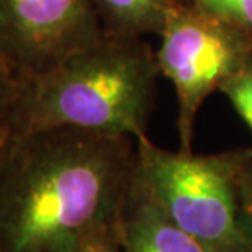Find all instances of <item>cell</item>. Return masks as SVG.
<instances>
[{
    "label": "cell",
    "instance_id": "6da1fadb",
    "mask_svg": "<svg viewBox=\"0 0 252 252\" xmlns=\"http://www.w3.org/2000/svg\"><path fill=\"white\" fill-rule=\"evenodd\" d=\"M134 170L128 136L77 128L10 134L0 159V252H82L118 233Z\"/></svg>",
    "mask_w": 252,
    "mask_h": 252
},
{
    "label": "cell",
    "instance_id": "7a4b0ae2",
    "mask_svg": "<svg viewBox=\"0 0 252 252\" xmlns=\"http://www.w3.org/2000/svg\"><path fill=\"white\" fill-rule=\"evenodd\" d=\"M156 65L129 36L105 34L20 82L7 118L10 134L46 128L146 136Z\"/></svg>",
    "mask_w": 252,
    "mask_h": 252
},
{
    "label": "cell",
    "instance_id": "3957f363",
    "mask_svg": "<svg viewBox=\"0 0 252 252\" xmlns=\"http://www.w3.org/2000/svg\"><path fill=\"white\" fill-rule=\"evenodd\" d=\"M239 154L170 153L136 139V185L210 252H252L241 229Z\"/></svg>",
    "mask_w": 252,
    "mask_h": 252
},
{
    "label": "cell",
    "instance_id": "277c9868",
    "mask_svg": "<svg viewBox=\"0 0 252 252\" xmlns=\"http://www.w3.org/2000/svg\"><path fill=\"white\" fill-rule=\"evenodd\" d=\"M102 36L92 0H0V54L20 82Z\"/></svg>",
    "mask_w": 252,
    "mask_h": 252
},
{
    "label": "cell",
    "instance_id": "5b68a950",
    "mask_svg": "<svg viewBox=\"0 0 252 252\" xmlns=\"http://www.w3.org/2000/svg\"><path fill=\"white\" fill-rule=\"evenodd\" d=\"M243 48L216 17L170 13L164 22L159 65L177 90L182 151H190L193 120L213 87L233 77Z\"/></svg>",
    "mask_w": 252,
    "mask_h": 252
},
{
    "label": "cell",
    "instance_id": "8992f818",
    "mask_svg": "<svg viewBox=\"0 0 252 252\" xmlns=\"http://www.w3.org/2000/svg\"><path fill=\"white\" fill-rule=\"evenodd\" d=\"M123 252H210L175 224L133 180L118 223Z\"/></svg>",
    "mask_w": 252,
    "mask_h": 252
},
{
    "label": "cell",
    "instance_id": "52a82bcc",
    "mask_svg": "<svg viewBox=\"0 0 252 252\" xmlns=\"http://www.w3.org/2000/svg\"><path fill=\"white\" fill-rule=\"evenodd\" d=\"M105 34L129 36L164 27L169 0H92Z\"/></svg>",
    "mask_w": 252,
    "mask_h": 252
},
{
    "label": "cell",
    "instance_id": "ba28073f",
    "mask_svg": "<svg viewBox=\"0 0 252 252\" xmlns=\"http://www.w3.org/2000/svg\"><path fill=\"white\" fill-rule=\"evenodd\" d=\"M213 17L252 30V0H198Z\"/></svg>",
    "mask_w": 252,
    "mask_h": 252
},
{
    "label": "cell",
    "instance_id": "9c48e42d",
    "mask_svg": "<svg viewBox=\"0 0 252 252\" xmlns=\"http://www.w3.org/2000/svg\"><path fill=\"white\" fill-rule=\"evenodd\" d=\"M223 89L238 113L252 129V70L233 75V79L224 82Z\"/></svg>",
    "mask_w": 252,
    "mask_h": 252
},
{
    "label": "cell",
    "instance_id": "30bf717a",
    "mask_svg": "<svg viewBox=\"0 0 252 252\" xmlns=\"http://www.w3.org/2000/svg\"><path fill=\"white\" fill-rule=\"evenodd\" d=\"M20 80L0 54V128H7V118L17 98Z\"/></svg>",
    "mask_w": 252,
    "mask_h": 252
},
{
    "label": "cell",
    "instance_id": "8fae6325",
    "mask_svg": "<svg viewBox=\"0 0 252 252\" xmlns=\"http://www.w3.org/2000/svg\"><path fill=\"white\" fill-rule=\"evenodd\" d=\"M82 252H123V251L118 241V233H113L95 239Z\"/></svg>",
    "mask_w": 252,
    "mask_h": 252
},
{
    "label": "cell",
    "instance_id": "7c38bea8",
    "mask_svg": "<svg viewBox=\"0 0 252 252\" xmlns=\"http://www.w3.org/2000/svg\"><path fill=\"white\" fill-rule=\"evenodd\" d=\"M241 229H243L244 238L252 251V203L241 210Z\"/></svg>",
    "mask_w": 252,
    "mask_h": 252
},
{
    "label": "cell",
    "instance_id": "4fadbf2b",
    "mask_svg": "<svg viewBox=\"0 0 252 252\" xmlns=\"http://www.w3.org/2000/svg\"><path fill=\"white\" fill-rule=\"evenodd\" d=\"M8 138H10L8 128H0V159H2V156L5 153V148H7Z\"/></svg>",
    "mask_w": 252,
    "mask_h": 252
},
{
    "label": "cell",
    "instance_id": "5bb4252c",
    "mask_svg": "<svg viewBox=\"0 0 252 252\" xmlns=\"http://www.w3.org/2000/svg\"><path fill=\"white\" fill-rule=\"evenodd\" d=\"M249 203H252V198H249Z\"/></svg>",
    "mask_w": 252,
    "mask_h": 252
}]
</instances>
